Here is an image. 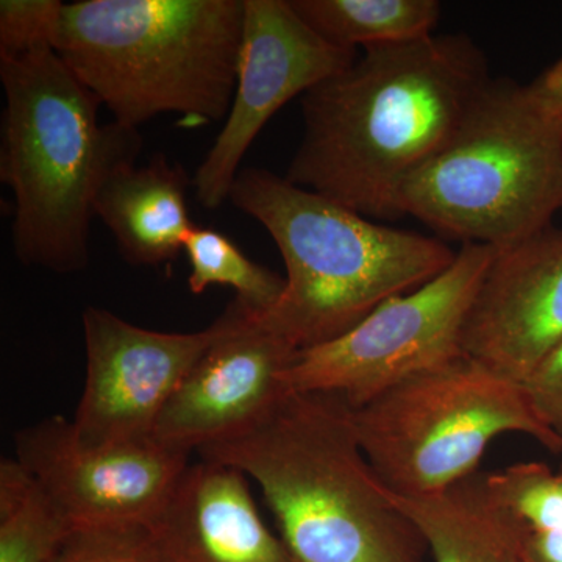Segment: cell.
I'll return each mask as SVG.
<instances>
[{"mask_svg":"<svg viewBox=\"0 0 562 562\" xmlns=\"http://www.w3.org/2000/svg\"><path fill=\"white\" fill-rule=\"evenodd\" d=\"M560 471L562 472V465H561V469H560Z\"/></svg>","mask_w":562,"mask_h":562,"instance_id":"27","label":"cell"},{"mask_svg":"<svg viewBox=\"0 0 562 562\" xmlns=\"http://www.w3.org/2000/svg\"><path fill=\"white\" fill-rule=\"evenodd\" d=\"M87 379L74 427L83 441L120 443L154 438L166 405L216 336L138 327L105 308L81 317Z\"/></svg>","mask_w":562,"mask_h":562,"instance_id":"12","label":"cell"},{"mask_svg":"<svg viewBox=\"0 0 562 562\" xmlns=\"http://www.w3.org/2000/svg\"><path fill=\"white\" fill-rule=\"evenodd\" d=\"M465 33L369 47L302 98L286 179L372 221L403 217V188L447 146L491 81Z\"/></svg>","mask_w":562,"mask_h":562,"instance_id":"1","label":"cell"},{"mask_svg":"<svg viewBox=\"0 0 562 562\" xmlns=\"http://www.w3.org/2000/svg\"><path fill=\"white\" fill-rule=\"evenodd\" d=\"M562 344V228L495 247L473 299L462 351L525 384Z\"/></svg>","mask_w":562,"mask_h":562,"instance_id":"13","label":"cell"},{"mask_svg":"<svg viewBox=\"0 0 562 562\" xmlns=\"http://www.w3.org/2000/svg\"><path fill=\"white\" fill-rule=\"evenodd\" d=\"M0 180L13 191V247L25 266L83 271L103 181L138 160V128L99 122V99L54 49L0 61Z\"/></svg>","mask_w":562,"mask_h":562,"instance_id":"3","label":"cell"},{"mask_svg":"<svg viewBox=\"0 0 562 562\" xmlns=\"http://www.w3.org/2000/svg\"><path fill=\"white\" fill-rule=\"evenodd\" d=\"M195 454L260 486L297 562H412L424 542L335 395L286 392L249 430Z\"/></svg>","mask_w":562,"mask_h":562,"instance_id":"2","label":"cell"},{"mask_svg":"<svg viewBox=\"0 0 562 562\" xmlns=\"http://www.w3.org/2000/svg\"><path fill=\"white\" fill-rule=\"evenodd\" d=\"M228 201L260 222L286 266L284 291L262 317L299 351L331 341L457 258L441 239L379 224L268 169L246 168Z\"/></svg>","mask_w":562,"mask_h":562,"instance_id":"4","label":"cell"},{"mask_svg":"<svg viewBox=\"0 0 562 562\" xmlns=\"http://www.w3.org/2000/svg\"><path fill=\"white\" fill-rule=\"evenodd\" d=\"M527 87L535 101L562 122V57Z\"/></svg>","mask_w":562,"mask_h":562,"instance_id":"24","label":"cell"},{"mask_svg":"<svg viewBox=\"0 0 562 562\" xmlns=\"http://www.w3.org/2000/svg\"><path fill=\"white\" fill-rule=\"evenodd\" d=\"M191 457L155 438L90 443L63 416L46 417L14 435V460L72 528L150 527Z\"/></svg>","mask_w":562,"mask_h":562,"instance_id":"10","label":"cell"},{"mask_svg":"<svg viewBox=\"0 0 562 562\" xmlns=\"http://www.w3.org/2000/svg\"><path fill=\"white\" fill-rule=\"evenodd\" d=\"M322 38L344 49L412 43L435 35L438 0H291Z\"/></svg>","mask_w":562,"mask_h":562,"instance_id":"17","label":"cell"},{"mask_svg":"<svg viewBox=\"0 0 562 562\" xmlns=\"http://www.w3.org/2000/svg\"><path fill=\"white\" fill-rule=\"evenodd\" d=\"M183 251L190 262L188 286L192 294H202L211 286L232 288L235 299L258 313L269 312L283 294L284 280L279 273L251 261L214 228L194 225Z\"/></svg>","mask_w":562,"mask_h":562,"instance_id":"19","label":"cell"},{"mask_svg":"<svg viewBox=\"0 0 562 562\" xmlns=\"http://www.w3.org/2000/svg\"><path fill=\"white\" fill-rule=\"evenodd\" d=\"M525 549L532 562H562V535L525 539Z\"/></svg>","mask_w":562,"mask_h":562,"instance_id":"25","label":"cell"},{"mask_svg":"<svg viewBox=\"0 0 562 562\" xmlns=\"http://www.w3.org/2000/svg\"><path fill=\"white\" fill-rule=\"evenodd\" d=\"M351 420L373 471L402 497L435 494L480 472L490 443L509 432L562 453V439L539 419L522 384L465 355L351 409Z\"/></svg>","mask_w":562,"mask_h":562,"instance_id":"7","label":"cell"},{"mask_svg":"<svg viewBox=\"0 0 562 562\" xmlns=\"http://www.w3.org/2000/svg\"><path fill=\"white\" fill-rule=\"evenodd\" d=\"M243 29L244 0H79L54 50L117 124L177 114L195 127L227 120Z\"/></svg>","mask_w":562,"mask_h":562,"instance_id":"5","label":"cell"},{"mask_svg":"<svg viewBox=\"0 0 562 562\" xmlns=\"http://www.w3.org/2000/svg\"><path fill=\"white\" fill-rule=\"evenodd\" d=\"M492 494L513 514L524 538L562 535V472L542 462H519L487 473Z\"/></svg>","mask_w":562,"mask_h":562,"instance_id":"20","label":"cell"},{"mask_svg":"<svg viewBox=\"0 0 562 562\" xmlns=\"http://www.w3.org/2000/svg\"><path fill=\"white\" fill-rule=\"evenodd\" d=\"M63 5L60 0H2L0 61L54 49Z\"/></svg>","mask_w":562,"mask_h":562,"instance_id":"21","label":"cell"},{"mask_svg":"<svg viewBox=\"0 0 562 562\" xmlns=\"http://www.w3.org/2000/svg\"><path fill=\"white\" fill-rule=\"evenodd\" d=\"M525 562H532V561L530 560V558H528V554H527V561H525Z\"/></svg>","mask_w":562,"mask_h":562,"instance_id":"26","label":"cell"},{"mask_svg":"<svg viewBox=\"0 0 562 562\" xmlns=\"http://www.w3.org/2000/svg\"><path fill=\"white\" fill-rule=\"evenodd\" d=\"M216 336L166 405L154 438L187 453L228 441L257 425L286 394L281 375L299 350L235 299Z\"/></svg>","mask_w":562,"mask_h":562,"instance_id":"11","label":"cell"},{"mask_svg":"<svg viewBox=\"0 0 562 562\" xmlns=\"http://www.w3.org/2000/svg\"><path fill=\"white\" fill-rule=\"evenodd\" d=\"M392 501L412 520L435 562H524V531L476 472L447 490Z\"/></svg>","mask_w":562,"mask_h":562,"instance_id":"16","label":"cell"},{"mask_svg":"<svg viewBox=\"0 0 562 562\" xmlns=\"http://www.w3.org/2000/svg\"><path fill=\"white\" fill-rule=\"evenodd\" d=\"M357 57V50L322 38L291 0H244L231 111L192 177V190L203 209L216 210L228 201L247 150L277 111L350 68Z\"/></svg>","mask_w":562,"mask_h":562,"instance_id":"9","label":"cell"},{"mask_svg":"<svg viewBox=\"0 0 562 562\" xmlns=\"http://www.w3.org/2000/svg\"><path fill=\"white\" fill-rule=\"evenodd\" d=\"M55 562H161L149 527L72 528Z\"/></svg>","mask_w":562,"mask_h":562,"instance_id":"22","label":"cell"},{"mask_svg":"<svg viewBox=\"0 0 562 562\" xmlns=\"http://www.w3.org/2000/svg\"><path fill=\"white\" fill-rule=\"evenodd\" d=\"M524 387L539 419L562 439V344L531 373Z\"/></svg>","mask_w":562,"mask_h":562,"instance_id":"23","label":"cell"},{"mask_svg":"<svg viewBox=\"0 0 562 562\" xmlns=\"http://www.w3.org/2000/svg\"><path fill=\"white\" fill-rule=\"evenodd\" d=\"M494 254V246L462 244L436 279L382 303L338 338L299 351L281 375L284 390L335 395L355 409L464 357L462 330Z\"/></svg>","mask_w":562,"mask_h":562,"instance_id":"8","label":"cell"},{"mask_svg":"<svg viewBox=\"0 0 562 562\" xmlns=\"http://www.w3.org/2000/svg\"><path fill=\"white\" fill-rule=\"evenodd\" d=\"M232 465L190 462L149 530L161 562H297Z\"/></svg>","mask_w":562,"mask_h":562,"instance_id":"14","label":"cell"},{"mask_svg":"<svg viewBox=\"0 0 562 562\" xmlns=\"http://www.w3.org/2000/svg\"><path fill=\"white\" fill-rule=\"evenodd\" d=\"M72 525L14 458L0 462V562H55Z\"/></svg>","mask_w":562,"mask_h":562,"instance_id":"18","label":"cell"},{"mask_svg":"<svg viewBox=\"0 0 562 562\" xmlns=\"http://www.w3.org/2000/svg\"><path fill=\"white\" fill-rule=\"evenodd\" d=\"M192 179L165 155L147 165L125 162L103 181L94 216L109 227L122 258L133 266L176 260L194 224L188 211Z\"/></svg>","mask_w":562,"mask_h":562,"instance_id":"15","label":"cell"},{"mask_svg":"<svg viewBox=\"0 0 562 562\" xmlns=\"http://www.w3.org/2000/svg\"><path fill=\"white\" fill-rule=\"evenodd\" d=\"M403 216L447 239L502 247L562 211V122L527 85L492 79L461 127L403 188Z\"/></svg>","mask_w":562,"mask_h":562,"instance_id":"6","label":"cell"}]
</instances>
